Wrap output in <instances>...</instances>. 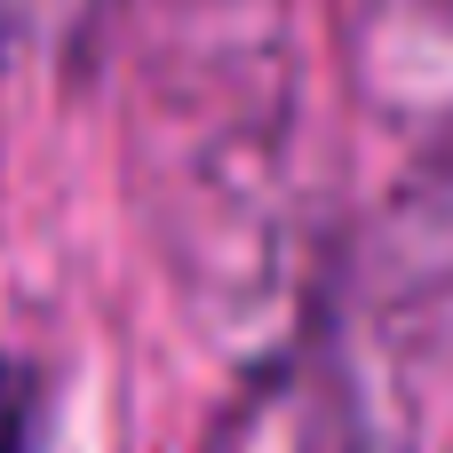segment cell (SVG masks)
I'll list each match as a JSON object with an SVG mask.
<instances>
[{"label": "cell", "mask_w": 453, "mask_h": 453, "mask_svg": "<svg viewBox=\"0 0 453 453\" xmlns=\"http://www.w3.org/2000/svg\"><path fill=\"white\" fill-rule=\"evenodd\" d=\"M0 453H40V374L0 358Z\"/></svg>", "instance_id": "1"}]
</instances>
